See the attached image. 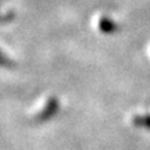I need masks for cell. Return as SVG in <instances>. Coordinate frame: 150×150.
Segmentation results:
<instances>
[{
	"instance_id": "obj_1",
	"label": "cell",
	"mask_w": 150,
	"mask_h": 150,
	"mask_svg": "<svg viewBox=\"0 0 150 150\" xmlns=\"http://www.w3.org/2000/svg\"><path fill=\"white\" fill-rule=\"evenodd\" d=\"M60 107V103L59 99L56 96H45L42 97L39 102L35 104L29 112V117L32 118L33 121H46L49 118H52L59 111Z\"/></svg>"
},
{
	"instance_id": "obj_3",
	"label": "cell",
	"mask_w": 150,
	"mask_h": 150,
	"mask_svg": "<svg viewBox=\"0 0 150 150\" xmlns=\"http://www.w3.org/2000/svg\"><path fill=\"white\" fill-rule=\"evenodd\" d=\"M128 121L132 127L150 129V112H134L128 117Z\"/></svg>"
},
{
	"instance_id": "obj_2",
	"label": "cell",
	"mask_w": 150,
	"mask_h": 150,
	"mask_svg": "<svg viewBox=\"0 0 150 150\" xmlns=\"http://www.w3.org/2000/svg\"><path fill=\"white\" fill-rule=\"evenodd\" d=\"M92 27L95 28V31L103 35H110L118 31V24L111 17H108L107 14L103 13H97L92 18Z\"/></svg>"
},
{
	"instance_id": "obj_4",
	"label": "cell",
	"mask_w": 150,
	"mask_h": 150,
	"mask_svg": "<svg viewBox=\"0 0 150 150\" xmlns=\"http://www.w3.org/2000/svg\"><path fill=\"white\" fill-rule=\"evenodd\" d=\"M149 52H150V50H149Z\"/></svg>"
}]
</instances>
